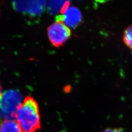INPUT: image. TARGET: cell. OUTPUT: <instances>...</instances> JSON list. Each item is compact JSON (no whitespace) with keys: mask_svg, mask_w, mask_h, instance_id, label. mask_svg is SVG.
<instances>
[{"mask_svg":"<svg viewBox=\"0 0 132 132\" xmlns=\"http://www.w3.org/2000/svg\"><path fill=\"white\" fill-rule=\"evenodd\" d=\"M22 95L17 90H7L0 95V116L5 119H13L20 105L23 102Z\"/></svg>","mask_w":132,"mask_h":132,"instance_id":"obj_2","label":"cell"},{"mask_svg":"<svg viewBox=\"0 0 132 132\" xmlns=\"http://www.w3.org/2000/svg\"><path fill=\"white\" fill-rule=\"evenodd\" d=\"M47 35L52 45L55 47H59L70 38L71 29L61 21H56L47 28Z\"/></svg>","mask_w":132,"mask_h":132,"instance_id":"obj_3","label":"cell"},{"mask_svg":"<svg viewBox=\"0 0 132 132\" xmlns=\"http://www.w3.org/2000/svg\"><path fill=\"white\" fill-rule=\"evenodd\" d=\"M2 86H1V84H0V95H1V94H2Z\"/></svg>","mask_w":132,"mask_h":132,"instance_id":"obj_8","label":"cell"},{"mask_svg":"<svg viewBox=\"0 0 132 132\" xmlns=\"http://www.w3.org/2000/svg\"><path fill=\"white\" fill-rule=\"evenodd\" d=\"M0 132H22L18 123L13 119H5L0 125Z\"/></svg>","mask_w":132,"mask_h":132,"instance_id":"obj_5","label":"cell"},{"mask_svg":"<svg viewBox=\"0 0 132 132\" xmlns=\"http://www.w3.org/2000/svg\"><path fill=\"white\" fill-rule=\"evenodd\" d=\"M15 118L22 132H35L41 128L39 106L30 96L23 100L16 111Z\"/></svg>","mask_w":132,"mask_h":132,"instance_id":"obj_1","label":"cell"},{"mask_svg":"<svg viewBox=\"0 0 132 132\" xmlns=\"http://www.w3.org/2000/svg\"><path fill=\"white\" fill-rule=\"evenodd\" d=\"M123 41L128 47L132 50V25L129 26L124 30Z\"/></svg>","mask_w":132,"mask_h":132,"instance_id":"obj_6","label":"cell"},{"mask_svg":"<svg viewBox=\"0 0 132 132\" xmlns=\"http://www.w3.org/2000/svg\"><path fill=\"white\" fill-rule=\"evenodd\" d=\"M102 132H124V131L121 129L114 128V129H107Z\"/></svg>","mask_w":132,"mask_h":132,"instance_id":"obj_7","label":"cell"},{"mask_svg":"<svg viewBox=\"0 0 132 132\" xmlns=\"http://www.w3.org/2000/svg\"><path fill=\"white\" fill-rule=\"evenodd\" d=\"M62 14L57 17L56 21H61L70 29L76 28L82 22V13L80 10L75 6H68Z\"/></svg>","mask_w":132,"mask_h":132,"instance_id":"obj_4","label":"cell"}]
</instances>
